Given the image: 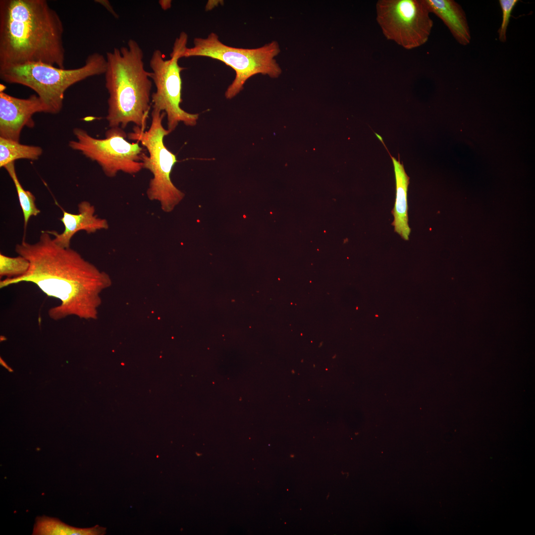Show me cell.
I'll use <instances>...</instances> for the list:
<instances>
[{
    "instance_id": "7a4b0ae2",
    "label": "cell",
    "mask_w": 535,
    "mask_h": 535,
    "mask_svg": "<svg viewBox=\"0 0 535 535\" xmlns=\"http://www.w3.org/2000/svg\"><path fill=\"white\" fill-rule=\"evenodd\" d=\"M63 31L46 0H0V67L42 63L64 68Z\"/></svg>"
},
{
    "instance_id": "5b68a950",
    "label": "cell",
    "mask_w": 535,
    "mask_h": 535,
    "mask_svg": "<svg viewBox=\"0 0 535 535\" xmlns=\"http://www.w3.org/2000/svg\"><path fill=\"white\" fill-rule=\"evenodd\" d=\"M193 44V47L185 49L181 58L208 57L223 62L235 71V78L225 92L227 99L239 94L247 80L255 75L261 74L274 78L282 72L275 59L280 51L276 41L255 49L235 48L224 44L216 34L211 33L205 38H194Z\"/></svg>"
},
{
    "instance_id": "30bf717a",
    "label": "cell",
    "mask_w": 535,
    "mask_h": 535,
    "mask_svg": "<svg viewBox=\"0 0 535 535\" xmlns=\"http://www.w3.org/2000/svg\"><path fill=\"white\" fill-rule=\"evenodd\" d=\"M0 90V137L19 142L24 126L33 127L32 116L37 112L49 113L48 108L36 95L26 99L16 98Z\"/></svg>"
},
{
    "instance_id": "9c48e42d",
    "label": "cell",
    "mask_w": 535,
    "mask_h": 535,
    "mask_svg": "<svg viewBox=\"0 0 535 535\" xmlns=\"http://www.w3.org/2000/svg\"><path fill=\"white\" fill-rule=\"evenodd\" d=\"M376 20L386 39L406 50L424 45L433 22L426 0H379Z\"/></svg>"
},
{
    "instance_id": "4fadbf2b",
    "label": "cell",
    "mask_w": 535,
    "mask_h": 535,
    "mask_svg": "<svg viewBox=\"0 0 535 535\" xmlns=\"http://www.w3.org/2000/svg\"><path fill=\"white\" fill-rule=\"evenodd\" d=\"M390 156L394 167L396 182V199L392 213L394 219L392 225L394 231L405 240H409L411 228L408 224L407 190L410 178L403 164Z\"/></svg>"
},
{
    "instance_id": "9a60e30c",
    "label": "cell",
    "mask_w": 535,
    "mask_h": 535,
    "mask_svg": "<svg viewBox=\"0 0 535 535\" xmlns=\"http://www.w3.org/2000/svg\"><path fill=\"white\" fill-rule=\"evenodd\" d=\"M43 153L39 146L20 144L11 140L0 137V167L15 162L18 159L37 160Z\"/></svg>"
},
{
    "instance_id": "2e32d148",
    "label": "cell",
    "mask_w": 535,
    "mask_h": 535,
    "mask_svg": "<svg viewBox=\"0 0 535 535\" xmlns=\"http://www.w3.org/2000/svg\"><path fill=\"white\" fill-rule=\"evenodd\" d=\"M4 168L12 179L16 188L20 205L22 210L24 229L26 230L27 223L31 216H36L40 213L35 204V197L30 191L25 190L20 184L15 168L14 162L6 165Z\"/></svg>"
},
{
    "instance_id": "277c9868",
    "label": "cell",
    "mask_w": 535,
    "mask_h": 535,
    "mask_svg": "<svg viewBox=\"0 0 535 535\" xmlns=\"http://www.w3.org/2000/svg\"><path fill=\"white\" fill-rule=\"evenodd\" d=\"M106 68V57L95 53L78 68L65 69L29 63L0 67V78L6 83L30 88L47 106L49 113L56 114L62 108L64 93L69 87L88 77L105 74Z\"/></svg>"
},
{
    "instance_id": "ba28073f",
    "label": "cell",
    "mask_w": 535,
    "mask_h": 535,
    "mask_svg": "<svg viewBox=\"0 0 535 535\" xmlns=\"http://www.w3.org/2000/svg\"><path fill=\"white\" fill-rule=\"evenodd\" d=\"M73 132L76 140L70 141L69 147L96 161L107 177H114L119 171L134 175L143 169L144 148L138 142H128L127 134L120 127H110L103 139L95 138L79 128Z\"/></svg>"
},
{
    "instance_id": "8992f818",
    "label": "cell",
    "mask_w": 535,
    "mask_h": 535,
    "mask_svg": "<svg viewBox=\"0 0 535 535\" xmlns=\"http://www.w3.org/2000/svg\"><path fill=\"white\" fill-rule=\"evenodd\" d=\"M165 115L163 111L153 109L149 129L144 130L134 126L133 131L127 134L131 140L141 143L149 155L144 154L142 158L143 168L152 174L147 195L151 200L158 201L161 209L169 213L182 201L185 194L172 183L170 174L175 163L176 156L165 146V136L170 134L162 125Z\"/></svg>"
},
{
    "instance_id": "8fae6325",
    "label": "cell",
    "mask_w": 535,
    "mask_h": 535,
    "mask_svg": "<svg viewBox=\"0 0 535 535\" xmlns=\"http://www.w3.org/2000/svg\"><path fill=\"white\" fill-rule=\"evenodd\" d=\"M78 207L77 214H72L62 209L63 216L60 220L64 229L61 233L54 230H47L54 237L53 238L55 242L62 247L69 248L71 238L79 231L84 230L89 234L108 228L107 220L95 214V207L89 202H81Z\"/></svg>"
},
{
    "instance_id": "6da1fadb",
    "label": "cell",
    "mask_w": 535,
    "mask_h": 535,
    "mask_svg": "<svg viewBox=\"0 0 535 535\" xmlns=\"http://www.w3.org/2000/svg\"><path fill=\"white\" fill-rule=\"evenodd\" d=\"M15 251L27 259L30 267L23 275L5 278L0 288L22 282L36 284L60 303L49 310L55 321L69 316L94 318L99 303L98 294L109 282L108 275L85 260L76 251L57 244L47 231H42L35 243L23 239Z\"/></svg>"
},
{
    "instance_id": "5bb4252c",
    "label": "cell",
    "mask_w": 535,
    "mask_h": 535,
    "mask_svg": "<svg viewBox=\"0 0 535 535\" xmlns=\"http://www.w3.org/2000/svg\"><path fill=\"white\" fill-rule=\"evenodd\" d=\"M106 529L96 525L89 528H77L47 516L36 518L33 529L34 535H103Z\"/></svg>"
},
{
    "instance_id": "52a82bcc",
    "label": "cell",
    "mask_w": 535,
    "mask_h": 535,
    "mask_svg": "<svg viewBox=\"0 0 535 535\" xmlns=\"http://www.w3.org/2000/svg\"><path fill=\"white\" fill-rule=\"evenodd\" d=\"M188 36L182 32L174 41L169 59H164L161 52L155 50L150 60L152 71L150 77L156 91L151 95L153 109L163 111L167 117V130L171 133L180 122L194 126L199 118L197 113H191L180 107L182 103L181 72L185 68L180 66L178 60L187 48Z\"/></svg>"
},
{
    "instance_id": "7c38bea8",
    "label": "cell",
    "mask_w": 535,
    "mask_h": 535,
    "mask_svg": "<svg viewBox=\"0 0 535 535\" xmlns=\"http://www.w3.org/2000/svg\"><path fill=\"white\" fill-rule=\"evenodd\" d=\"M430 13L438 17L448 27L456 41L462 46L469 45L471 35L466 14L454 0H426Z\"/></svg>"
},
{
    "instance_id": "d6986e66",
    "label": "cell",
    "mask_w": 535,
    "mask_h": 535,
    "mask_svg": "<svg viewBox=\"0 0 535 535\" xmlns=\"http://www.w3.org/2000/svg\"><path fill=\"white\" fill-rule=\"evenodd\" d=\"M97 2L103 5L115 17H118L117 14L114 12L112 6L110 4L109 2L107 0H95Z\"/></svg>"
},
{
    "instance_id": "ac0fdd59",
    "label": "cell",
    "mask_w": 535,
    "mask_h": 535,
    "mask_svg": "<svg viewBox=\"0 0 535 535\" xmlns=\"http://www.w3.org/2000/svg\"><path fill=\"white\" fill-rule=\"evenodd\" d=\"M518 0H499V3L502 11V21L500 28L498 30V39L500 42L505 43L506 42V33L507 28L510 22V19L512 12L516 5L518 2Z\"/></svg>"
},
{
    "instance_id": "e0dca14e",
    "label": "cell",
    "mask_w": 535,
    "mask_h": 535,
    "mask_svg": "<svg viewBox=\"0 0 535 535\" xmlns=\"http://www.w3.org/2000/svg\"><path fill=\"white\" fill-rule=\"evenodd\" d=\"M30 267L29 261L19 255L10 257L0 254V276L6 278L17 277L24 275Z\"/></svg>"
},
{
    "instance_id": "3957f363",
    "label": "cell",
    "mask_w": 535,
    "mask_h": 535,
    "mask_svg": "<svg viewBox=\"0 0 535 535\" xmlns=\"http://www.w3.org/2000/svg\"><path fill=\"white\" fill-rule=\"evenodd\" d=\"M143 52L130 39L127 46L106 54L105 86L108 93L106 119L109 127L129 123L145 130L151 107L152 80L145 70Z\"/></svg>"
},
{
    "instance_id": "ffe728a7",
    "label": "cell",
    "mask_w": 535,
    "mask_h": 535,
    "mask_svg": "<svg viewBox=\"0 0 535 535\" xmlns=\"http://www.w3.org/2000/svg\"><path fill=\"white\" fill-rule=\"evenodd\" d=\"M171 0H160L159 1V3H160L161 7L163 10H166V9L169 8L170 7V6H171Z\"/></svg>"
},
{
    "instance_id": "44dd1931",
    "label": "cell",
    "mask_w": 535,
    "mask_h": 535,
    "mask_svg": "<svg viewBox=\"0 0 535 535\" xmlns=\"http://www.w3.org/2000/svg\"><path fill=\"white\" fill-rule=\"evenodd\" d=\"M292 374H294V370H292Z\"/></svg>"
}]
</instances>
